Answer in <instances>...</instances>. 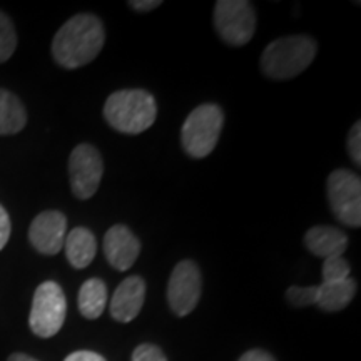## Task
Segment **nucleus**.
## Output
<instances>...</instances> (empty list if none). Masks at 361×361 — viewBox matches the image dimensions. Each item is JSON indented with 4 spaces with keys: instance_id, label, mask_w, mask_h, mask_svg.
I'll use <instances>...</instances> for the list:
<instances>
[{
    "instance_id": "f257e3e1",
    "label": "nucleus",
    "mask_w": 361,
    "mask_h": 361,
    "mask_svg": "<svg viewBox=\"0 0 361 361\" xmlns=\"http://www.w3.org/2000/svg\"><path fill=\"white\" fill-rule=\"evenodd\" d=\"M106 32L102 20L94 13L71 17L52 40L54 61L64 69H79L101 54Z\"/></svg>"
},
{
    "instance_id": "f03ea898",
    "label": "nucleus",
    "mask_w": 361,
    "mask_h": 361,
    "mask_svg": "<svg viewBox=\"0 0 361 361\" xmlns=\"http://www.w3.org/2000/svg\"><path fill=\"white\" fill-rule=\"evenodd\" d=\"M104 117L117 133L135 135L156 123L157 104L152 94L144 89L117 90L107 97Z\"/></svg>"
},
{
    "instance_id": "7ed1b4c3",
    "label": "nucleus",
    "mask_w": 361,
    "mask_h": 361,
    "mask_svg": "<svg viewBox=\"0 0 361 361\" xmlns=\"http://www.w3.org/2000/svg\"><path fill=\"white\" fill-rule=\"evenodd\" d=\"M316 52L318 47L310 35H286L268 44L259 66L268 79L288 80L308 69Z\"/></svg>"
},
{
    "instance_id": "20e7f679",
    "label": "nucleus",
    "mask_w": 361,
    "mask_h": 361,
    "mask_svg": "<svg viewBox=\"0 0 361 361\" xmlns=\"http://www.w3.org/2000/svg\"><path fill=\"white\" fill-rule=\"evenodd\" d=\"M224 124L223 109L218 104H201L184 121L180 144L188 156L202 159L214 151Z\"/></svg>"
},
{
    "instance_id": "39448f33",
    "label": "nucleus",
    "mask_w": 361,
    "mask_h": 361,
    "mask_svg": "<svg viewBox=\"0 0 361 361\" xmlns=\"http://www.w3.org/2000/svg\"><path fill=\"white\" fill-rule=\"evenodd\" d=\"M67 301L62 288L56 281H44L34 293L29 326L39 338L56 336L64 326Z\"/></svg>"
},
{
    "instance_id": "423d86ee",
    "label": "nucleus",
    "mask_w": 361,
    "mask_h": 361,
    "mask_svg": "<svg viewBox=\"0 0 361 361\" xmlns=\"http://www.w3.org/2000/svg\"><path fill=\"white\" fill-rule=\"evenodd\" d=\"M326 197L333 214L348 228L361 226V180L348 169H336L326 179Z\"/></svg>"
},
{
    "instance_id": "0eeeda50",
    "label": "nucleus",
    "mask_w": 361,
    "mask_h": 361,
    "mask_svg": "<svg viewBox=\"0 0 361 361\" xmlns=\"http://www.w3.org/2000/svg\"><path fill=\"white\" fill-rule=\"evenodd\" d=\"M214 27L233 47H243L256 30V12L246 0H219L214 6Z\"/></svg>"
},
{
    "instance_id": "6e6552de",
    "label": "nucleus",
    "mask_w": 361,
    "mask_h": 361,
    "mask_svg": "<svg viewBox=\"0 0 361 361\" xmlns=\"http://www.w3.org/2000/svg\"><path fill=\"white\" fill-rule=\"evenodd\" d=\"M104 174L101 152L90 144H79L69 157L71 189L78 200H90L97 192Z\"/></svg>"
},
{
    "instance_id": "1a4fd4ad",
    "label": "nucleus",
    "mask_w": 361,
    "mask_h": 361,
    "mask_svg": "<svg viewBox=\"0 0 361 361\" xmlns=\"http://www.w3.org/2000/svg\"><path fill=\"white\" fill-rule=\"evenodd\" d=\"M202 274L200 266L191 259L176 264L168 283V303L174 314L188 316L200 303Z\"/></svg>"
},
{
    "instance_id": "9d476101",
    "label": "nucleus",
    "mask_w": 361,
    "mask_h": 361,
    "mask_svg": "<svg viewBox=\"0 0 361 361\" xmlns=\"http://www.w3.org/2000/svg\"><path fill=\"white\" fill-rule=\"evenodd\" d=\"M67 218L61 211H44L29 228V241L40 255L54 256L64 247Z\"/></svg>"
},
{
    "instance_id": "9b49d317",
    "label": "nucleus",
    "mask_w": 361,
    "mask_h": 361,
    "mask_svg": "<svg viewBox=\"0 0 361 361\" xmlns=\"http://www.w3.org/2000/svg\"><path fill=\"white\" fill-rule=\"evenodd\" d=\"M141 243L128 226L116 224L104 236V255L117 271H128L137 261Z\"/></svg>"
},
{
    "instance_id": "f8f14e48",
    "label": "nucleus",
    "mask_w": 361,
    "mask_h": 361,
    "mask_svg": "<svg viewBox=\"0 0 361 361\" xmlns=\"http://www.w3.org/2000/svg\"><path fill=\"white\" fill-rule=\"evenodd\" d=\"M146 298V281L141 276H129L117 286L111 300V316L119 323H129L141 313Z\"/></svg>"
},
{
    "instance_id": "ddd939ff",
    "label": "nucleus",
    "mask_w": 361,
    "mask_h": 361,
    "mask_svg": "<svg viewBox=\"0 0 361 361\" xmlns=\"http://www.w3.org/2000/svg\"><path fill=\"white\" fill-rule=\"evenodd\" d=\"M305 246L311 255L328 259L343 256L348 247V236L333 226H313L305 234Z\"/></svg>"
},
{
    "instance_id": "4468645a",
    "label": "nucleus",
    "mask_w": 361,
    "mask_h": 361,
    "mask_svg": "<svg viewBox=\"0 0 361 361\" xmlns=\"http://www.w3.org/2000/svg\"><path fill=\"white\" fill-rule=\"evenodd\" d=\"M64 250L72 268L84 269L96 258L97 239L87 228H74L67 233Z\"/></svg>"
},
{
    "instance_id": "2eb2a0df",
    "label": "nucleus",
    "mask_w": 361,
    "mask_h": 361,
    "mask_svg": "<svg viewBox=\"0 0 361 361\" xmlns=\"http://www.w3.org/2000/svg\"><path fill=\"white\" fill-rule=\"evenodd\" d=\"M356 295L355 279H345L340 283H323L318 286V300L316 305L323 311L335 313L348 306Z\"/></svg>"
},
{
    "instance_id": "dca6fc26",
    "label": "nucleus",
    "mask_w": 361,
    "mask_h": 361,
    "mask_svg": "<svg viewBox=\"0 0 361 361\" xmlns=\"http://www.w3.org/2000/svg\"><path fill=\"white\" fill-rule=\"evenodd\" d=\"M27 124L24 104L11 90L0 89V135L20 133Z\"/></svg>"
},
{
    "instance_id": "f3484780",
    "label": "nucleus",
    "mask_w": 361,
    "mask_h": 361,
    "mask_svg": "<svg viewBox=\"0 0 361 361\" xmlns=\"http://www.w3.org/2000/svg\"><path fill=\"white\" fill-rule=\"evenodd\" d=\"M79 311L84 318L97 319L107 305V286L102 279L90 278L79 290Z\"/></svg>"
},
{
    "instance_id": "a211bd4d",
    "label": "nucleus",
    "mask_w": 361,
    "mask_h": 361,
    "mask_svg": "<svg viewBox=\"0 0 361 361\" xmlns=\"http://www.w3.org/2000/svg\"><path fill=\"white\" fill-rule=\"evenodd\" d=\"M17 49V32L12 20L0 11V64L7 62Z\"/></svg>"
},
{
    "instance_id": "6ab92c4d",
    "label": "nucleus",
    "mask_w": 361,
    "mask_h": 361,
    "mask_svg": "<svg viewBox=\"0 0 361 361\" xmlns=\"http://www.w3.org/2000/svg\"><path fill=\"white\" fill-rule=\"evenodd\" d=\"M350 264L343 256L324 259L323 263V283H340L350 278Z\"/></svg>"
},
{
    "instance_id": "aec40b11",
    "label": "nucleus",
    "mask_w": 361,
    "mask_h": 361,
    "mask_svg": "<svg viewBox=\"0 0 361 361\" xmlns=\"http://www.w3.org/2000/svg\"><path fill=\"white\" fill-rule=\"evenodd\" d=\"M288 303L295 308H306V306L316 305L318 300V286H291L286 291Z\"/></svg>"
},
{
    "instance_id": "412c9836",
    "label": "nucleus",
    "mask_w": 361,
    "mask_h": 361,
    "mask_svg": "<svg viewBox=\"0 0 361 361\" xmlns=\"http://www.w3.org/2000/svg\"><path fill=\"white\" fill-rule=\"evenodd\" d=\"M133 361H168L159 346L152 343H142L133 353Z\"/></svg>"
},
{
    "instance_id": "4be33fe9",
    "label": "nucleus",
    "mask_w": 361,
    "mask_h": 361,
    "mask_svg": "<svg viewBox=\"0 0 361 361\" xmlns=\"http://www.w3.org/2000/svg\"><path fill=\"white\" fill-rule=\"evenodd\" d=\"M348 152L356 166L361 164V124L356 121L348 135Z\"/></svg>"
},
{
    "instance_id": "5701e85b",
    "label": "nucleus",
    "mask_w": 361,
    "mask_h": 361,
    "mask_svg": "<svg viewBox=\"0 0 361 361\" xmlns=\"http://www.w3.org/2000/svg\"><path fill=\"white\" fill-rule=\"evenodd\" d=\"M11 231H12L11 218H8V213L6 211V207L0 204V251H2L8 243Z\"/></svg>"
},
{
    "instance_id": "b1692460",
    "label": "nucleus",
    "mask_w": 361,
    "mask_h": 361,
    "mask_svg": "<svg viewBox=\"0 0 361 361\" xmlns=\"http://www.w3.org/2000/svg\"><path fill=\"white\" fill-rule=\"evenodd\" d=\"M64 361H106V358L99 353H94V351L80 350V351H74V353H71Z\"/></svg>"
},
{
    "instance_id": "393cba45",
    "label": "nucleus",
    "mask_w": 361,
    "mask_h": 361,
    "mask_svg": "<svg viewBox=\"0 0 361 361\" xmlns=\"http://www.w3.org/2000/svg\"><path fill=\"white\" fill-rule=\"evenodd\" d=\"M161 0H130L129 7L137 12H151L161 6Z\"/></svg>"
},
{
    "instance_id": "a878e982",
    "label": "nucleus",
    "mask_w": 361,
    "mask_h": 361,
    "mask_svg": "<svg viewBox=\"0 0 361 361\" xmlns=\"http://www.w3.org/2000/svg\"><path fill=\"white\" fill-rule=\"evenodd\" d=\"M238 361H276L264 350H250L241 356Z\"/></svg>"
},
{
    "instance_id": "bb28decb",
    "label": "nucleus",
    "mask_w": 361,
    "mask_h": 361,
    "mask_svg": "<svg viewBox=\"0 0 361 361\" xmlns=\"http://www.w3.org/2000/svg\"><path fill=\"white\" fill-rule=\"evenodd\" d=\"M7 361H39V360H35V358H32V356L24 355V353H13L8 356Z\"/></svg>"
}]
</instances>
